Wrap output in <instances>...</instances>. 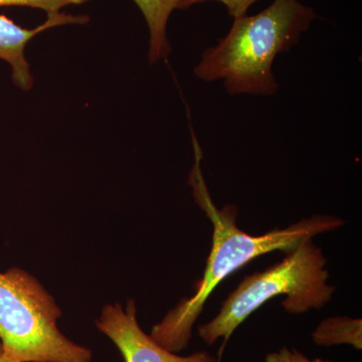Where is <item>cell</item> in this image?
Masks as SVG:
<instances>
[{
	"mask_svg": "<svg viewBox=\"0 0 362 362\" xmlns=\"http://www.w3.org/2000/svg\"><path fill=\"white\" fill-rule=\"evenodd\" d=\"M192 142L194 163L188 175V183L195 204L213 223V246L204 277L197 283L194 296L181 299L177 306L152 328L151 337L175 354L187 349L195 321L204 310L207 299L226 278L259 256L275 251L287 254L304 240L337 230L345 223L338 216L316 214L262 235L243 232L237 225L238 206L228 204L220 209L214 204L202 170L204 154L194 134Z\"/></svg>",
	"mask_w": 362,
	"mask_h": 362,
	"instance_id": "obj_1",
	"label": "cell"
},
{
	"mask_svg": "<svg viewBox=\"0 0 362 362\" xmlns=\"http://www.w3.org/2000/svg\"><path fill=\"white\" fill-rule=\"evenodd\" d=\"M316 18L298 0H274L261 13L235 18L226 37L202 54L194 75L207 83L223 81L230 96H274V61L298 44Z\"/></svg>",
	"mask_w": 362,
	"mask_h": 362,
	"instance_id": "obj_2",
	"label": "cell"
},
{
	"mask_svg": "<svg viewBox=\"0 0 362 362\" xmlns=\"http://www.w3.org/2000/svg\"><path fill=\"white\" fill-rule=\"evenodd\" d=\"M328 259L312 240L287 252L282 261L263 272H256L242 282L221 304L218 315L199 327L207 345L223 339V349L235 330L255 311L273 298L284 296L282 307L299 315L318 310L333 299L335 287L328 284Z\"/></svg>",
	"mask_w": 362,
	"mask_h": 362,
	"instance_id": "obj_3",
	"label": "cell"
},
{
	"mask_svg": "<svg viewBox=\"0 0 362 362\" xmlns=\"http://www.w3.org/2000/svg\"><path fill=\"white\" fill-rule=\"evenodd\" d=\"M62 311L37 278L23 269L0 273V343L13 362H90L92 350L61 332Z\"/></svg>",
	"mask_w": 362,
	"mask_h": 362,
	"instance_id": "obj_4",
	"label": "cell"
},
{
	"mask_svg": "<svg viewBox=\"0 0 362 362\" xmlns=\"http://www.w3.org/2000/svg\"><path fill=\"white\" fill-rule=\"evenodd\" d=\"M136 313L135 301L129 299L125 309L120 304L106 305L96 321L98 329L110 338L125 362H221L204 350L180 356L164 349L142 330Z\"/></svg>",
	"mask_w": 362,
	"mask_h": 362,
	"instance_id": "obj_5",
	"label": "cell"
},
{
	"mask_svg": "<svg viewBox=\"0 0 362 362\" xmlns=\"http://www.w3.org/2000/svg\"><path fill=\"white\" fill-rule=\"evenodd\" d=\"M90 21L88 16H71L63 13L47 14V21L37 28H23L11 18L0 14V59L11 66L13 81L16 87L23 90L32 89L33 81L30 64L25 58L26 45L35 35L56 26L85 25Z\"/></svg>",
	"mask_w": 362,
	"mask_h": 362,
	"instance_id": "obj_6",
	"label": "cell"
},
{
	"mask_svg": "<svg viewBox=\"0 0 362 362\" xmlns=\"http://www.w3.org/2000/svg\"><path fill=\"white\" fill-rule=\"evenodd\" d=\"M139 7L149 30L148 59L156 64L171 52L168 37V23L171 13L181 9L185 0H134Z\"/></svg>",
	"mask_w": 362,
	"mask_h": 362,
	"instance_id": "obj_7",
	"label": "cell"
},
{
	"mask_svg": "<svg viewBox=\"0 0 362 362\" xmlns=\"http://www.w3.org/2000/svg\"><path fill=\"white\" fill-rule=\"evenodd\" d=\"M312 339L319 346L349 344L357 350L362 349L361 319L337 316L325 319L312 333Z\"/></svg>",
	"mask_w": 362,
	"mask_h": 362,
	"instance_id": "obj_8",
	"label": "cell"
},
{
	"mask_svg": "<svg viewBox=\"0 0 362 362\" xmlns=\"http://www.w3.org/2000/svg\"><path fill=\"white\" fill-rule=\"evenodd\" d=\"M90 0H0V7L25 6L39 8L47 14L58 13L63 7L78 6Z\"/></svg>",
	"mask_w": 362,
	"mask_h": 362,
	"instance_id": "obj_9",
	"label": "cell"
},
{
	"mask_svg": "<svg viewBox=\"0 0 362 362\" xmlns=\"http://www.w3.org/2000/svg\"><path fill=\"white\" fill-rule=\"evenodd\" d=\"M206 1L221 2L226 7L228 13L230 16H233V18H239L247 16L250 7L259 0H185L181 9L189 8L190 6H194V4Z\"/></svg>",
	"mask_w": 362,
	"mask_h": 362,
	"instance_id": "obj_10",
	"label": "cell"
},
{
	"mask_svg": "<svg viewBox=\"0 0 362 362\" xmlns=\"http://www.w3.org/2000/svg\"><path fill=\"white\" fill-rule=\"evenodd\" d=\"M266 362H330L320 358L310 359L295 349L282 347L277 352H272L266 356Z\"/></svg>",
	"mask_w": 362,
	"mask_h": 362,
	"instance_id": "obj_11",
	"label": "cell"
},
{
	"mask_svg": "<svg viewBox=\"0 0 362 362\" xmlns=\"http://www.w3.org/2000/svg\"><path fill=\"white\" fill-rule=\"evenodd\" d=\"M0 362H13L7 359L4 354V350H2L1 343H0Z\"/></svg>",
	"mask_w": 362,
	"mask_h": 362,
	"instance_id": "obj_12",
	"label": "cell"
}]
</instances>
